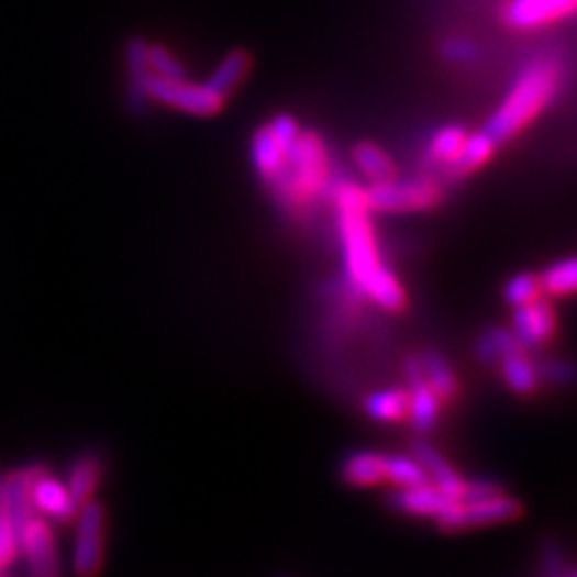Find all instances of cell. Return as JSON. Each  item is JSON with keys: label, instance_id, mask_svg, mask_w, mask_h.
Wrapping results in <instances>:
<instances>
[{"label": "cell", "instance_id": "obj_1", "mask_svg": "<svg viewBox=\"0 0 577 577\" xmlns=\"http://www.w3.org/2000/svg\"><path fill=\"white\" fill-rule=\"evenodd\" d=\"M335 204L346 275L358 291L366 293L385 311H400L407 303V293L400 279L380 260L364 190L356 184H340L335 190Z\"/></svg>", "mask_w": 577, "mask_h": 577}, {"label": "cell", "instance_id": "obj_2", "mask_svg": "<svg viewBox=\"0 0 577 577\" xmlns=\"http://www.w3.org/2000/svg\"><path fill=\"white\" fill-rule=\"evenodd\" d=\"M561 85V68L558 60L551 56H536L530 63H524L518 77L512 80L506 99L486 123V135L496 145L508 143L515 137L524 125H530L544 107L554 99Z\"/></svg>", "mask_w": 577, "mask_h": 577}, {"label": "cell", "instance_id": "obj_3", "mask_svg": "<svg viewBox=\"0 0 577 577\" xmlns=\"http://www.w3.org/2000/svg\"><path fill=\"white\" fill-rule=\"evenodd\" d=\"M328 181L325 145L315 133H301L285 152V164L273 178L277 196L291 204L311 200Z\"/></svg>", "mask_w": 577, "mask_h": 577}, {"label": "cell", "instance_id": "obj_4", "mask_svg": "<svg viewBox=\"0 0 577 577\" xmlns=\"http://www.w3.org/2000/svg\"><path fill=\"white\" fill-rule=\"evenodd\" d=\"M522 515V503L508 493H496L479 500H451L447 508L435 518V524L445 532L491 528V524L512 522Z\"/></svg>", "mask_w": 577, "mask_h": 577}, {"label": "cell", "instance_id": "obj_5", "mask_svg": "<svg viewBox=\"0 0 577 577\" xmlns=\"http://www.w3.org/2000/svg\"><path fill=\"white\" fill-rule=\"evenodd\" d=\"M77 530L73 546V570L77 577H97L107 556V510L89 498L77 508Z\"/></svg>", "mask_w": 577, "mask_h": 577}, {"label": "cell", "instance_id": "obj_6", "mask_svg": "<svg viewBox=\"0 0 577 577\" xmlns=\"http://www.w3.org/2000/svg\"><path fill=\"white\" fill-rule=\"evenodd\" d=\"M368 212H421L441 202V188L431 178H412V181H385L370 184L364 190Z\"/></svg>", "mask_w": 577, "mask_h": 577}, {"label": "cell", "instance_id": "obj_7", "mask_svg": "<svg viewBox=\"0 0 577 577\" xmlns=\"http://www.w3.org/2000/svg\"><path fill=\"white\" fill-rule=\"evenodd\" d=\"M143 92L147 99L159 101L164 107L178 109L190 115H214L224 107V97H220L210 89L208 85H196L184 80H171V77H157V75H147L143 80Z\"/></svg>", "mask_w": 577, "mask_h": 577}, {"label": "cell", "instance_id": "obj_8", "mask_svg": "<svg viewBox=\"0 0 577 577\" xmlns=\"http://www.w3.org/2000/svg\"><path fill=\"white\" fill-rule=\"evenodd\" d=\"M18 554H22L30 577H60L54 528L38 512L18 532Z\"/></svg>", "mask_w": 577, "mask_h": 577}, {"label": "cell", "instance_id": "obj_9", "mask_svg": "<svg viewBox=\"0 0 577 577\" xmlns=\"http://www.w3.org/2000/svg\"><path fill=\"white\" fill-rule=\"evenodd\" d=\"M30 500L38 515L56 522H70L77 515V506L66 481L56 479L54 474H48L46 467L36 474L30 486Z\"/></svg>", "mask_w": 577, "mask_h": 577}, {"label": "cell", "instance_id": "obj_10", "mask_svg": "<svg viewBox=\"0 0 577 577\" xmlns=\"http://www.w3.org/2000/svg\"><path fill=\"white\" fill-rule=\"evenodd\" d=\"M512 332L522 346L546 344L556 335V311L548 299L539 297L530 303L518 306L512 313Z\"/></svg>", "mask_w": 577, "mask_h": 577}, {"label": "cell", "instance_id": "obj_11", "mask_svg": "<svg viewBox=\"0 0 577 577\" xmlns=\"http://www.w3.org/2000/svg\"><path fill=\"white\" fill-rule=\"evenodd\" d=\"M453 498H447L441 493L431 481L419 484V486H409V489H397L388 493V503L390 508L404 512V515H414V518H431L435 520L441 512L447 508Z\"/></svg>", "mask_w": 577, "mask_h": 577}, {"label": "cell", "instance_id": "obj_12", "mask_svg": "<svg viewBox=\"0 0 577 577\" xmlns=\"http://www.w3.org/2000/svg\"><path fill=\"white\" fill-rule=\"evenodd\" d=\"M412 455L419 459V465L423 467V471H426V477L435 489L453 500L462 498V491H465V479H462L459 474L451 467V462L441 455V451H435V447L426 441H414Z\"/></svg>", "mask_w": 577, "mask_h": 577}, {"label": "cell", "instance_id": "obj_13", "mask_svg": "<svg viewBox=\"0 0 577 577\" xmlns=\"http://www.w3.org/2000/svg\"><path fill=\"white\" fill-rule=\"evenodd\" d=\"M575 0H512L506 10L508 24L518 30H534L539 24L570 15Z\"/></svg>", "mask_w": 577, "mask_h": 577}, {"label": "cell", "instance_id": "obj_14", "mask_svg": "<svg viewBox=\"0 0 577 577\" xmlns=\"http://www.w3.org/2000/svg\"><path fill=\"white\" fill-rule=\"evenodd\" d=\"M101 469H104V465H101V457L97 453H82L73 462L66 477V486L77 506L95 498L101 484Z\"/></svg>", "mask_w": 577, "mask_h": 577}, {"label": "cell", "instance_id": "obj_15", "mask_svg": "<svg viewBox=\"0 0 577 577\" xmlns=\"http://www.w3.org/2000/svg\"><path fill=\"white\" fill-rule=\"evenodd\" d=\"M385 457L382 453L362 451L342 462V479L354 489H370L385 481Z\"/></svg>", "mask_w": 577, "mask_h": 577}, {"label": "cell", "instance_id": "obj_16", "mask_svg": "<svg viewBox=\"0 0 577 577\" xmlns=\"http://www.w3.org/2000/svg\"><path fill=\"white\" fill-rule=\"evenodd\" d=\"M496 147L498 145L489 135H486V131L467 133L465 143H462V147L457 152V157L451 164H445L447 176L459 178V176H467L471 171H477L479 166H484L486 162L491 159V154Z\"/></svg>", "mask_w": 577, "mask_h": 577}, {"label": "cell", "instance_id": "obj_17", "mask_svg": "<svg viewBox=\"0 0 577 577\" xmlns=\"http://www.w3.org/2000/svg\"><path fill=\"white\" fill-rule=\"evenodd\" d=\"M441 400L435 395L426 380H421L417 385H409V404H407V419L412 423V429L417 433H431L435 429V421L441 414Z\"/></svg>", "mask_w": 577, "mask_h": 577}, {"label": "cell", "instance_id": "obj_18", "mask_svg": "<svg viewBox=\"0 0 577 577\" xmlns=\"http://www.w3.org/2000/svg\"><path fill=\"white\" fill-rule=\"evenodd\" d=\"M251 66H253V56L248 54V51H243V48L229 51V54L220 60V66H217L214 73L210 75V80L204 85L226 99V95L234 92V89L243 80H246V75L251 73Z\"/></svg>", "mask_w": 577, "mask_h": 577}, {"label": "cell", "instance_id": "obj_19", "mask_svg": "<svg viewBox=\"0 0 577 577\" xmlns=\"http://www.w3.org/2000/svg\"><path fill=\"white\" fill-rule=\"evenodd\" d=\"M125 68H127V97L133 109L143 111L147 95L143 92V80L149 75L147 68V42L140 36H131L125 44Z\"/></svg>", "mask_w": 577, "mask_h": 577}, {"label": "cell", "instance_id": "obj_20", "mask_svg": "<svg viewBox=\"0 0 577 577\" xmlns=\"http://www.w3.org/2000/svg\"><path fill=\"white\" fill-rule=\"evenodd\" d=\"M423 364V380H426L429 388L439 395L441 402H453L459 390V382L451 362L435 349H429L421 354Z\"/></svg>", "mask_w": 577, "mask_h": 577}, {"label": "cell", "instance_id": "obj_21", "mask_svg": "<svg viewBox=\"0 0 577 577\" xmlns=\"http://www.w3.org/2000/svg\"><path fill=\"white\" fill-rule=\"evenodd\" d=\"M285 147L277 143V137L269 131V125H263L255 131L253 143H251V157L255 171L260 174L263 181H273V178L279 174L281 164H285Z\"/></svg>", "mask_w": 577, "mask_h": 577}, {"label": "cell", "instance_id": "obj_22", "mask_svg": "<svg viewBox=\"0 0 577 577\" xmlns=\"http://www.w3.org/2000/svg\"><path fill=\"white\" fill-rule=\"evenodd\" d=\"M498 366H500V374H503L506 385L515 395H532L539 388V370L530 362L528 354H524V349L503 356L498 362Z\"/></svg>", "mask_w": 577, "mask_h": 577}, {"label": "cell", "instance_id": "obj_23", "mask_svg": "<svg viewBox=\"0 0 577 577\" xmlns=\"http://www.w3.org/2000/svg\"><path fill=\"white\" fill-rule=\"evenodd\" d=\"M407 404H409V390L404 388L378 390L366 400V414L376 421L397 423L407 419Z\"/></svg>", "mask_w": 577, "mask_h": 577}, {"label": "cell", "instance_id": "obj_24", "mask_svg": "<svg viewBox=\"0 0 577 577\" xmlns=\"http://www.w3.org/2000/svg\"><path fill=\"white\" fill-rule=\"evenodd\" d=\"M524 349L520 340L515 337V332L508 328H491L486 330L484 335L477 340V346H474V354H477L479 362L484 364H498L500 358Z\"/></svg>", "mask_w": 577, "mask_h": 577}, {"label": "cell", "instance_id": "obj_25", "mask_svg": "<svg viewBox=\"0 0 577 577\" xmlns=\"http://www.w3.org/2000/svg\"><path fill=\"white\" fill-rule=\"evenodd\" d=\"M352 154H354L356 169L362 171L366 178H370V184L385 181V178L395 176V164L382 147L374 143H356Z\"/></svg>", "mask_w": 577, "mask_h": 577}, {"label": "cell", "instance_id": "obj_26", "mask_svg": "<svg viewBox=\"0 0 577 577\" xmlns=\"http://www.w3.org/2000/svg\"><path fill=\"white\" fill-rule=\"evenodd\" d=\"M539 285H542V293L551 299L570 297L577 285V263L573 258H566L548 265L544 275L539 277Z\"/></svg>", "mask_w": 577, "mask_h": 577}, {"label": "cell", "instance_id": "obj_27", "mask_svg": "<svg viewBox=\"0 0 577 577\" xmlns=\"http://www.w3.org/2000/svg\"><path fill=\"white\" fill-rule=\"evenodd\" d=\"M385 481H390L397 489L426 484L429 477L414 455H388L385 457Z\"/></svg>", "mask_w": 577, "mask_h": 577}, {"label": "cell", "instance_id": "obj_28", "mask_svg": "<svg viewBox=\"0 0 577 577\" xmlns=\"http://www.w3.org/2000/svg\"><path fill=\"white\" fill-rule=\"evenodd\" d=\"M467 137V131L462 125H443L439 127V131L433 133L431 143H429V159L435 162V164H451L457 152L462 147V143H465Z\"/></svg>", "mask_w": 577, "mask_h": 577}, {"label": "cell", "instance_id": "obj_29", "mask_svg": "<svg viewBox=\"0 0 577 577\" xmlns=\"http://www.w3.org/2000/svg\"><path fill=\"white\" fill-rule=\"evenodd\" d=\"M147 68L152 75L171 77V80H184L186 77L184 63L162 44H147Z\"/></svg>", "mask_w": 577, "mask_h": 577}, {"label": "cell", "instance_id": "obj_30", "mask_svg": "<svg viewBox=\"0 0 577 577\" xmlns=\"http://www.w3.org/2000/svg\"><path fill=\"white\" fill-rule=\"evenodd\" d=\"M539 297H542V285H539V277L532 273H520L515 277H510L503 287V299L512 308L530 303Z\"/></svg>", "mask_w": 577, "mask_h": 577}, {"label": "cell", "instance_id": "obj_31", "mask_svg": "<svg viewBox=\"0 0 577 577\" xmlns=\"http://www.w3.org/2000/svg\"><path fill=\"white\" fill-rule=\"evenodd\" d=\"M18 554V534L12 530L8 510H5V489H3V474H0V570L8 568Z\"/></svg>", "mask_w": 577, "mask_h": 577}, {"label": "cell", "instance_id": "obj_32", "mask_svg": "<svg viewBox=\"0 0 577 577\" xmlns=\"http://www.w3.org/2000/svg\"><path fill=\"white\" fill-rule=\"evenodd\" d=\"M441 56L447 63H455V66H462V63H471L479 56V44L471 42L467 36H451L445 38L441 44Z\"/></svg>", "mask_w": 577, "mask_h": 577}, {"label": "cell", "instance_id": "obj_33", "mask_svg": "<svg viewBox=\"0 0 577 577\" xmlns=\"http://www.w3.org/2000/svg\"><path fill=\"white\" fill-rule=\"evenodd\" d=\"M267 125H269V131H273V135L277 137V143H279L281 147H285V149H287V147L293 143V140H297V135H299L297 121H293L291 115H287V113H279L277 119H275L273 123H267Z\"/></svg>", "mask_w": 577, "mask_h": 577}, {"label": "cell", "instance_id": "obj_34", "mask_svg": "<svg viewBox=\"0 0 577 577\" xmlns=\"http://www.w3.org/2000/svg\"><path fill=\"white\" fill-rule=\"evenodd\" d=\"M500 493V486L493 481H486V479H474V481H465V491H462L459 500H479V498H489Z\"/></svg>", "mask_w": 577, "mask_h": 577}, {"label": "cell", "instance_id": "obj_35", "mask_svg": "<svg viewBox=\"0 0 577 577\" xmlns=\"http://www.w3.org/2000/svg\"><path fill=\"white\" fill-rule=\"evenodd\" d=\"M544 374L554 382H570L573 380L570 364H563V362H548L544 368Z\"/></svg>", "mask_w": 577, "mask_h": 577}]
</instances>
